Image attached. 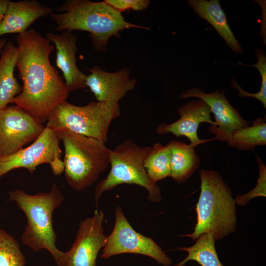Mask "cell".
<instances>
[{
    "instance_id": "603a6c76",
    "label": "cell",
    "mask_w": 266,
    "mask_h": 266,
    "mask_svg": "<svg viewBox=\"0 0 266 266\" xmlns=\"http://www.w3.org/2000/svg\"><path fill=\"white\" fill-rule=\"evenodd\" d=\"M25 257L16 240L0 229V266H25Z\"/></svg>"
},
{
    "instance_id": "7a4b0ae2",
    "label": "cell",
    "mask_w": 266,
    "mask_h": 266,
    "mask_svg": "<svg viewBox=\"0 0 266 266\" xmlns=\"http://www.w3.org/2000/svg\"><path fill=\"white\" fill-rule=\"evenodd\" d=\"M52 13L50 17L56 23L57 31H85L89 33L95 51L102 52L107 48L109 39L118 37L120 32L127 29L144 26L129 23L121 12L105 1L67 0Z\"/></svg>"
},
{
    "instance_id": "e0dca14e",
    "label": "cell",
    "mask_w": 266,
    "mask_h": 266,
    "mask_svg": "<svg viewBox=\"0 0 266 266\" xmlns=\"http://www.w3.org/2000/svg\"><path fill=\"white\" fill-rule=\"evenodd\" d=\"M189 6L198 16L210 23L229 47L236 53L244 52L228 23L226 14L218 0H188Z\"/></svg>"
},
{
    "instance_id": "7402d4cb",
    "label": "cell",
    "mask_w": 266,
    "mask_h": 266,
    "mask_svg": "<svg viewBox=\"0 0 266 266\" xmlns=\"http://www.w3.org/2000/svg\"><path fill=\"white\" fill-rule=\"evenodd\" d=\"M171 152L168 144L155 143L144 163L146 172L152 182L156 183L170 175Z\"/></svg>"
},
{
    "instance_id": "8992f818",
    "label": "cell",
    "mask_w": 266,
    "mask_h": 266,
    "mask_svg": "<svg viewBox=\"0 0 266 266\" xmlns=\"http://www.w3.org/2000/svg\"><path fill=\"white\" fill-rule=\"evenodd\" d=\"M150 146H140L131 139H127L111 150L110 171L95 188L94 200L98 203L102 194L123 184H135L145 188L148 200L152 202L161 200L160 187L151 181L144 167Z\"/></svg>"
},
{
    "instance_id": "8fae6325",
    "label": "cell",
    "mask_w": 266,
    "mask_h": 266,
    "mask_svg": "<svg viewBox=\"0 0 266 266\" xmlns=\"http://www.w3.org/2000/svg\"><path fill=\"white\" fill-rule=\"evenodd\" d=\"M104 218L102 210H96L92 217L80 222L74 242L64 253L62 266H96L98 254L106 238Z\"/></svg>"
},
{
    "instance_id": "2e32d148",
    "label": "cell",
    "mask_w": 266,
    "mask_h": 266,
    "mask_svg": "<svg viewBox=\"0 0 266 266\" xmlns=\"http://www.w3.org/2000/svg\"><path fill=\"white\" fill-rule=\"evenodd\" d=\"M52 10L36 0H9L7 11L0 22V36L24 33L37 19L50 15Z\"/></svg>"
},
{
    "instance_id": "5b68a950",
    "label": "cell",
    "mask_w": 266,
    "mask_h": 266,
    "mask_svg": "<svg viewBox=\"0 0 266 266\" xmlns=\"http://www.w3.org/2000/svg\"><path fill=\"white\" fill-rule=\"evenodd\" d=\"M58 132L64 148L66 181L74 190H82L92 185L106 169L111 149L98 139L66 130Z\"/></svg>"
},
{
    "instance_id": "52a82bcc",
    "label": "cell",
    "mask_w": 266,
    "mask_h": 266,
    "mask_svg": "<svg viewBox=\"0 0 266 266\" xmlns=\"http://www.w3.org/2000/svg\"><path fill=\"white\" fill-rule=\"evenodd\" d=\"M120 113L118 102L91 101L79 106L65 100L52 112L46 127L57 131L68 130L105 143L110 124Z\"/></svg>"
},
{
    "instance_id": "d6986e66",
    "label": "cell",
    "mask_w": 266,
    "mask_h": 266,
    "mask_svg": "<svg viewBox=\"0 0 266 266\" xmlns=\"http://www.w3.org/2000/svg\"><path fill=\"white\" fill-rule=\"evenodd\" d=\"M171 152L170 175L176 182L181 183L190 178L198 167L200 159L195 147L172 139L168 143Z\"/></svg>"
},
{
    "instance_id": "ba28073f",
    "label": "cell",
    "mask_w": 266,
    "mask_h": 266,
    "mask_svg": "<svg viewBox=\"0 0 266 266\" xmlns=\"http://www.w3.org/2000/svg\"><path fill=\"white\" fill-rule=\"evenodd\" d=\"M59 132L45 127L39 137L30 145L12 155L0 157V178L12 170L27 169L33 173L40 165L48 164L52 173L61 175L64 170L59 146Z\"/></svg>"
},
{
    "instance_id": "3957f363",
    "label": "cell",
    "mask_w": 266,
    "mask_h": 266,
    "mask_svg": "<svg viewBox=\"0 0 266 266\" xmlns=\"http://www.w3.org/2000/svg\"><path fill=\"white\" fill-rule=\"evenodd\" d=\"M200 174L201 190L196 206L197 222L191 233L181 236L195 240L209 233L220 240L236 230V204L230 188L218 172L202 169Z\"/></svg>"
},
{
    "instance_id": "5bb4252c",
    "label": "cell",
    "mask_w": 266,
    "mask_h": 266,
    "mask_svg": "<svg viewBox=\"0 0 266 266\" xmlns=\"http://www.w3.org/2000/svg\"><path fill=\"white\" fill-rule=\"evenodd\" d=\"M86 85L98 101L118 102L126 93L133 90L136 81L130 78L129 69L124 68L115 72H107L98 66L88 69Z\"/></svg>"
},
{
    "instance_id": "4316f807",
    "label": "cell",
    "mask_w": 266,
    "mask_h": 266,
    "mask_svg": "<svg viewBox=\"0 0 266 266\" xmlns=\"http://www.w3.org/2000/svg\"><path fill=\"white\" fill-rule=\"evenodd\" d=\"M9 1L8 0H0V22L7 11Z\"/></svg>"
},
{
    "instance_id": "cb8c5ba5",
    "label": "cell",
    "mask_w": 266,
    "mask_h": 266,
    "mask_svg": "<svg viewBox=\"0 0 266 266\" xmlns=\"http://www.w3.org/2000/svg\"><path fill=\"white\" fill-rule=\"evenodd\" d=\"M258 61L253 65H246L239 62V65L255 67L259 72L261 77V86L259 92L256 93H250L243 89L236 82L234 79L232 80V86L238 91L239 97H249L258 100L261 102L263 107L266 109V56L265 52L260 49L255 50Z\"/></svg>"
},
{
    "instance_id": "d4e9b609",
    "label": "cell",
    "mask_w": 266,
    "mask_h": 266,
    "mask_svg": "<svg viewBox=\"0 0 266 266\" xmlns=\"http://www.w3.org/2000/svg\"><path fill=\"white\" fill-rule=\"evenodd\" d=\"M256 160L259 168V178L255 187L248 193L238 195L235 199L236 204L246 205L252 199L257 197H266V166L264 162L256 154Z\"/></svg>"
},
{
    "instance_id": "9c48e42d",
    "label": "cell",
    "mask_w": 266,
    "mask_h": 266,
    "mask_svg": "<svg viewBox=\"0 0 266 266\" xmlns=\"http://www.w3.org/2000/svg\"><path fill=\"white\" fill-rule=\"evenodd\" d=\"M115 222L113 229L106 237L100 257L107 259L123 253L141 254L151 257L164 266L172 262L161 247L151 238L136 231L128 222L122 208L118 206L115 211Z\"/></svg>"
},
{
    "instance_id": "9a60e30c",
    "label": "cell",
    "mask_w": 266,
    "mask_h": 266,
    "mask_svg": "<svg viewBox=\"0 0 266 266\" xmlns=\"http://www.w3.org/2000/svg\"><path fill=\"white\" fill-rule=\"evenodd\" d=\"M46 38L54 44L56 66L62 71L69 92L87 87V75L79 69L76 64V35L72 31L66 30L60 34L49 33Z\"/></svg>"
},
{
    "instance_id": "ffe728a7",
    "label": "cell",
    "mask_w": 266,
    "mask_h": 266,
    "mask_svg": "<svg viewBox=\"0 0 266 266\" xmlns=\"http://www.w3.org/2000/svg\"><path fill=\"white\" fill-rule=\"evenodd\" d=\"M227 142L229 146L239 150H254L257 146L266 145V117H258L251 125L234 130Z\"/></svg>"
},
{
    "instance_id": "277c9868",
    "label": "cell",
    "mask_w": 266,
    "mask_h": 266,
    "mask_svg": "<svg viewBox=\"0 0 266 266\" xmlns=\"http://www.w3.org/2000/svg\"><path fill=\"white\" fill-rule=\"evenodd\" d=\"M10 201L16 202L25 214L27 224L21 235L22 243L33 252L47 250L57 266H62L65 252L56 246L57 235L53 227L54 210L64 201L65 197L58 186L53 183L47 193L28 194L18 189L8 193Z\"/></svg>"
},
{
    "instance_id": "44dd1931",
    "label": "cell",
    "mask_w": 266,
    "mask_h": 266,
    "mask_svg": "<svg viewBox=\"0 0 266 266\" xmlns=\"http://www.w3.org/2000/svg\"><path fill=\"white\" fill-rule=\"evenodd\" d=\"M216 240L209 233L200 235L195 243L190 246L179 247L177 250L186 251L187 257L174 266H184L188 261H195L201 266H223L218 258L216 248Z\"/></svg>"
},
{
    "instance_id": "484cf974",
    "label": "cell",
    "mask_w": 266,
    "mask_h": 266,
    "mask_svg": "<svg viewBox=\"0 0 266 266\" xmlns=\"http://www.w3.org/2000/svg\"><path fill=\"white\" fill-rule=\"evenodd\" d=\"M107 3L120 12L132 9L134 11L143 10L150 4L148 0H105Z\"/></svg>"
},
{
    "instance_id": "4fadbf2b",
    "label": "cell",
    "mask_w": 266,
    "mask_h": 266,
    "mask_svg": "<svg viewBox=\"0 0 266 266\" xmlns=\"http://www.w3.org/2000/svg\"><path fill=\"white\" fill-rule=\"evenodd\" d=\"M180 118L174 122L167 124L162 122L157 127V132L161 135L171 133L177 137L184 136L190 141V144L196 147L209 140L200 139L197 134L201 123L215 124L211 119V110L202 100L191 101L178 109Z\"/></svg>"
},
{
    "instance_id": "30bf717a",
    "label": "cell",
    "mask_w": 266,
    "mask_h": 266,
    "mask_svg": "<svg viewBox=\"0 0 266 266\" xmlns=\"http://www.w3.org/2000/svg\"><path fill=\"white\" fill-rule=\"evenodd\" d=\"M45 127L16 105L0 109V157L15 153L36 140Z\"/></svg>"
},
{
    "instance_id": "83f0119b",
    "label": "cell",
    "mask_w": 266,
    "mask_h": 266,
    "mask_svg": "<svg viewBox=\"0 0 266 266\" xmlns=\"http://www.w3.org/2000/svg\"><path fill=\"white\" fill-rule=\"evenodd\" d=\"M7 41L5 39H0V53H1L2 49L6 44Z\"/></svg>"
},
{
    "instance_id": "6da1fadb",
    "label": "cell",
    "mask_w": 266,
    "mask_h": 266,
    "mask_svg": "<svg viewBox=\"0 0 266 266\" xmlns=\"http://www.w3.org/2000/svg\"><path fill=\"white\" fill-rule=\"evenodd\" d=\"M18 55L16 63L22 80L21 92L11 103L43 124L53 110L68 98L69 91L50 56L55 46L33 29L16 38Z\"/></svg>"
},
{
    "instance_id": "ac0fdd59",
    "label": "cell",
    "mask_w": 266,
    "mask_h": 266,
    "mask_svg": "<svg viewBox=\"0 0 266 266\" xmlns=\"http://www.w3.org/2000/svg\"><path fill=\"white\" fill-rule=\"evenodd\" d=\"M17 55V47L7 41L0 58V109L8 106L22 90L14 75Z\"/></svg>"
},
{
    "instance_id": "7c38bea8",
    "label": "cell",
    "mask_w": 266,
    "mask_h": 266,
    "mask_svg": "<svg viewBox=\"0 0 266 266\" xmlns=\"http://www.w3.org/2000/svg\"><path fill=\"white\" fill-rule=\"evenodd\" d=\"M189 97L200 99L214 114L215 124L210 125L208 131L214 135L215 140L227 142L232 132L250 125V122L243 118L238 109L231 105L223 89L207 93L199 88H192L185 91L179 96L181 99Z\"/></svg>"
}]
</instances>
